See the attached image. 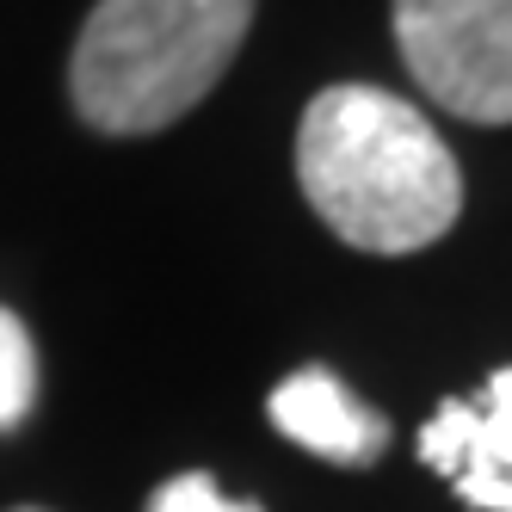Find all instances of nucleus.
Here are the masks:
<instances>
[{
    "instance_id": "obj_1",
    "label": "nucleus",
    "mask_w": 512,
    "mask_h": 512,
    "mask_svg": "<svg viewBox=\"0 0 512 512\" xmlns=\"http://www.w3.org/2000/svg\"><path fill=\"white\" fill-rule=\"evenodd\" d=\"M297 179L321 223L364 253H420L463 210L445 136L383 87H327L309 99Z\"/></svg>"
},
{
    "instance_id": "obj_2",
    "label": "nucleus",
    "mask_w": 512,
    "mask_h": 512,
    "mask_svg": "<svg viewBox=\"0 0 512 512\" xmlns=\"http://www.w3.org/2000/svg\"><path fill=\"white\" fill-rule=\"evenodd\" d=\"M253 25V0H99L87 13L68 93L105 136H155L223 81Z\"/></svg>"
},
{
    "instance_id": "obj_3",
    "label": "nucleus",
    "mask_w": 512,
    "mask_h": 512,
    "mask_svg": "<svg viewBox=\"0 0 512 512\" xmlns=\"http://www.w3.org/2000/svg\"><path fill=\"white\" fill-rule=\"evenodd\" d=\"M395 44L451 118L512 124V0H395Z\"/></svg>"
},
{
    "instance_id": "obj_4",
    "label": "nucleus",
    "mask_w": 512,
    "mask_h": 512,
    "mask_svg": "<svg viewBox=\"0 0 512 512\" xmlns=\"http://www.w3.org/2000/svg\"><path fill=\"white\" fill-rule=\"evenodd\" d=\"M420 463L445 475L463 506L512 512V364L420 426Z\"/></svg>"
},
{
    "instance_id": "obj_5",
    "label": "nucleus",
    "mask_w": 512,
    "mask_h": 512,
    "mask_svg": "<svg viewBox=\"0 0 512 512\" xmlns=\"http://www.w3.org/2000/svg\"><path fill=\"white\" fill-rule=\"evenodd\" d=\"M266 414L290 445H303L327 463H346V469H371L389 451V420L377 408H364V401L334 371H321V364L284 377L266 401Z\"/></svg>"
},
{
    "instance_id": "obj_6",
    "label": "nucleus",
    "mask_w": 512,
    "mask_h": 512,
    "mask_svg": "<svg viewBox=\"0 0 512 512\" xmlns=\"http://www.w3.org/2000/svg\"><path fill=\"white\" fill-rule=\"evenodd\" d=\"M31 408H38V346L13 309H0V432H13Z\"/></svg>"
},
{
    "instance_id": "obj_7",
    "label": "nucleus",
    "mask_w": 512,
    "mask_h": 512,
    "mask_svg": "<svg viewBox=\"0 0 512 512\" xmlns=\"http://www.w3.org/2000/svg\"><path fill=\"white\" fill-rule=\"evenodd\" d=\"M142 512H266V506L260 500H229L204 469H186V475H173V482H161Z\"/></svg>"
},
{
    "instance_id": "obj_8",
    "label": "nucleus",
    "mask_w": 512,
    "mask_h": 512,
    "mask_svg": "<svg viewBox=\"0 0 512 512\" xmlns=\"http://www.w3.org/2000/svg\"><path fill=\"white\" fill-rule=\"evenodd\" d=\"M13 512H44V506H13Z\"/></svg>"
}]
</instances>
